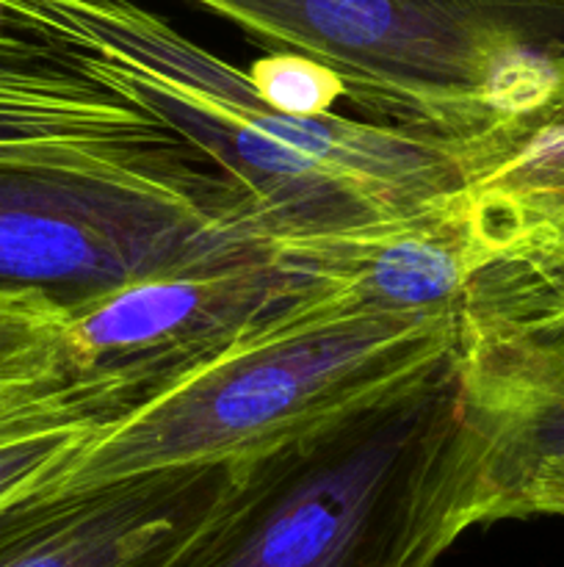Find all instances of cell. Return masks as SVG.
<instances>
[{
    "label": "cell",
    "mask_w": 564,
    "mask_h": 567,
    "mask_svg": "<svg viewBox=\"0 0 564 567\" xmlns=\"http://www.w3.org/2000/svg\"><path fill=\"white\" fill-rule=\"evenodd\" d=\"M473 524L564 518V319L457 324Z\"/></svg>",
    "instance_id": "ba28073f"
},
{
    "label": "cell",
    "mask_w": 564,
    "mask_h": 567,
    "mask_svg": "<svg viewBox=\"0 0 564 567\" xmlns=\"http://www.w3.org/2000/svg\"><path fill=\"white\" fill-rule=\"evenodd\" d=\"M260 97L282 114L326 116L337 97H346L341 78L318 61L299 53H271L247 70Z\"/></svg>",
    "instance_id": "5bb4252c"
},
{
    "label": "cell",
    "mask_w": 564,
    "mask_h": 567,
    "mask_svg": "<svg viewBox=\"0 0 564 567\" xmlns=\"http://www.w3.org/2000/svg\"><path fill=\"white\" fill-rule=\"evenodd\" d=\"M70 374L64 310L42 293L0 288V393Z\"/></svg>",
    "instance_id": "4fadbf2b"
},
{
    "label": "cell",
    "mask_w": 564,
    "mask_h": 567,
    "mask_svg": "<svg viewBox=\"0 0 564 567\" xmlns=\"http://www.w3.org/2000/svg\"><path fill=\"white\" fill-rule=\"evenodd\" d=\"M564 319V230L542 247L495 260L470 280L457 324H531Z\"/></svg>",
    "instance_id": "7c38bea8"
},
{
    "label": "cell",
    "mask_w": 564,
    "mask_h": 567,
    "mask_svg": "<svg viewBox=\"0 0 564 567\" xmlns=\"http://www.w3.org/2000/svg\"><path fill=\"white\" fill-rule=\"evenodd\" d=\"M0 20L191 144L271 244L412 214L468 186L479 138L282 114L247 72L136 0H0Z\"/></svg>",
    "instance_id": "6da1fadb"
},
{
    "label": "cell",
    "mask_w": 564,
    "mask_h": 567,
    "mask_svg": "<svg viewBox=\"0 0 564 567\" xmlns=\"http://www.w3.org/2000/svg\"><path fill=\"white\" fill-rule=\"evenodd\" d=\"M274 247L348 313L457 316L470 280L490 264L462 188L412 214Z\"/></svg>",
    "instance_id": "30bf717a"
},
{
    "label": "cell",
    "mask_w": 564,
    "mask_h": 567,
    "mask_svg": "<svg viewBox=\"0 0 564 567\" xmlns=\"http://www.w3.org/2000/svg\"><path fill=\"white\" fill-rule=\"evenodd\" d=\"M232 465L97 485H36L0 504V567H171L230 487Z\"/></svg>",
    "instance_id": "9c48e42d"
},
{
    "label": "cell",
    "mask_w": 564,
    "mask_h": 567,
    "mask_svg": "<svg viewBox=\"0 0 564 567\" xmlns=\"http://www.w3.org/2000/svg\"><path fill=\"white\" fill-rule=\"evenodd\" d=\"M313 299L318 288L265 244L70 310V363L77 380L108 388L133 410Z\"/></svg>",
    "instance_id": "8992f818"
},
{
    "label": "cell",
    "mask_w": 564,
    "mask_h": 567,
    "mask_svg": "<svg viewBox=\"0 0 564 567\" xmlns=\"http://www.w3.org/2000/svg\"><path fill=\"white\" fill-rule=\"evenodd\" d=\"M341 78L387 125L479 138L564 109V0H188Z\"/></svg>",
    "instance_id": "3957f363"
},
{
    "label": "cell",
    "mask_w": 564,
    "mask_h": 567,
    "mask_svg": "<svg viewBox=\"0 0 564 567\" xmlns=\"http://www.w3.org/2000/svg\"><path fill=\"white\" fill-rule=\"evenodd\" d=\"M457 349V316L348 313L318 297L88 437L48 485L232 465L359 408Z\"/></svg>",
    "instance_id": "277c9868"
},
{
    "label": "cell",
    "mask_w": 564,
    "mask_h": 567,
    "mask_svg": "<svg viewBox=\"0 0 564 567\" xmlns=\"http://www.w3.org/2000/svg\"><path fill=\"white\" fill-rule=\"evenodd\" d=\"M125 413L114 391L72 374L0 393V504L48 482Z\"/></svg>",
    "instance_id": "8fae6325"
},
{
    "label": "cell",
    "mask_w": 564,
    "mask_h": 567,
    "mask_svg": "<svg viewBox=\"0 0 564 567\" xmlns=\"http://www.w3.org/2000/svg\"><path fill=\"white\" fill-rule=\"evenodd\" d=\"M0 164L97 172L208 203L247 205L177 133L3 20Z\"/></svg>",
    "instance_id": "52a82bcc"
},
{
    "label": "cell",
    "mask_w": 564,
    "mask_h": 567,
    "mask_svg": "<svg viewBox=\"0 0 564 567\" xmlns=\"http://www.w3.org/2000/svg\"><path fill=\"white\" fill-rule=\"evenodd\" d=\"M457 349L404 385L232 463L171 567H435L473 524Z\"/></svg>",
    "instance_id": "7a4b0ae2"
},
{
    "label": "cell",
    "mask_w": 564,
    "mask_h": 567,
    "mask_svg": "<svg viewBox=\"0 0 564 567\" xmlns=\"http://www.w3.org/2000/svg\"><path fill=\"white\" fill-rule=\"evenodd\" d=\"M265 244L247 205L97 172L0 164V288L42 293L64 313Z\"/></svg>",
    "instance_id": "5b68a950"
}]
</instances>
